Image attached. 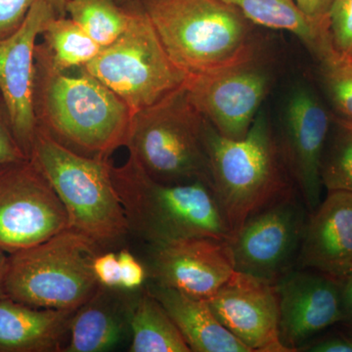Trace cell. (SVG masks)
Here are the masks:
<instances>
[{"instance_id":"cell-1","label":"cell","mask_w":352,"mask_h":352,"mask_svg":"<svg viewBox=\"0 0 352 352\" xmlns=\"http://www.w3.org/2000/svg\"><path fill=\"white\" fill-rule=\"evenodd\" d=\"M34 107L38 129L82 156L110 160L126 146L133 112L98 80L61 72L38 44L34 53Z\"/></svg>"},{"instance_id":"cell-2","label":"cell","mask_w":352,"mask_h":352,"mask_svg":"<svg viewBox=\"0 0 352 352\" xmlns=\"http://www.w3.org/2000/svg\"><path fill=\"white\" fill-rule=\"evenodd\" d=\"M164 50L188 76L258 57L254 24L222 0H141Z\"/></svg>"},{"instance_id":"cell-3","label":"cell","mask_w":352,"mask_h":352,"mask_svg":"<svg viewBox=\"0 0 352 352\" xmlns=\"http://www.w3.org/2000/svg\"><path fill=\"white\" fill-rule=\"evenodd\" d=\"M205 138L210 187L233 237L251 215L296 192L263 111L244 138H224L208 122Z\"/></svg>"},{"instance_id":"cell-4","label":"cell","mask_w":352,"mask_h":352,"mask_svg":"<svg viewBox=\"0 0 352 352\" xmlns=\"http://www.w3.org/2000/svg\"><path fill=\"white\" fill-rule=\"evenodd\" d=\"M129 231L153 245L187 238L233 239L212 187L204 182H157L129 157L111 168Z\"/></svg>"},{"instance_id":"cell-5","label":"cell","mask_w":352,"mask_h":352,"mask_svg":"<svg viewBox=\"0 0 352 352\" xmlns=\"http://www.w3.org/2000/svg\"><path fill=\"white\" fill-rule=\"evenodd\" d=\"M29 159L63 204L69 229L98 247L115 244L126 235L129 224L113 185L110 160L78 154L39 129Z\"/></svg>"},{"instance_id":"cell-6","label":"cell","mask_w":352,"mask_h":352,"mask_svg":"<svg viewBox=\"0 0 352 352\" xmlns=\"http://www.w3.org/2000/svg\"><path fill=\"white\" fill-rule=\"evenodd\" d=\"M206 126L207 120L190 100L185 82L134 113L126 144L129 157L157 182H204L210 186Z\"/></svg>"},{"instance_id":"cell-7","label":"cell","mask_w":352,"mask_h":352,"mask_svg":"<svg viewBox=\"0 0 352 352\" xmlns=\"http://www.w3.org/2000/svg\"><path fill=\"white\" fill-rule=\"evenodd\" d=\"M98 245L72 229L9 254L4 294L44 309L76 311L103 287L94 274Z\"/></svg>"},{"instance_id":"cell-8","label":"cell","mask_w":352,"mask_h":352,"mask_svg":"<svg viewBox=\"0 0 352 352\" xmlns=\"http://www.w3.org/2000/svg\"><path fill=\"white\" fill-rule=\"evenodd\" d=\"M129 3L132 18L126 31L80 69L112 90L135 113L182 87L189 76L164 50L141 2Z\"/></svg>"},{"instance_id":"cell-9","label":"cell","mask_w":352,"mask_h":352,"mask_svg":"<svg viewBox=\"0 0 352 352\" xmlns=\"http://www.w3.org/2000/svg\"><path fill=\"white\" fill-rule=\"evenodd\" d=\"M67 229L63 204L32 160L0 166V250L14 254Z\"/></svg>"},{"instance_id":"cell-10","label":"cell","mask_w":352,"mask_h":352,"mask_svg":"<svg viewBox=\"0 0 352 352\" xmlns=\"http://www.w3.org/2000/svg\"><path fill=\"white\" fill-rule=\"evenodd\" d=\"M308 215L296 192L251 215L230 242L235 270L276 285L298 264Z\"/></svg>"},{"instance_id":"cell-11","label":"cell","mask_w":352,"mask_h":352,"mask_svg":"<svg viewBox=\"0 0 352 352\" xmlns=\"http://www.w3.org/2000/svg\"><path fill=\"white\" fill-rule=\"evenodd\" d=\"M272 76L258 63L250 61L204 75L189 76L190 100L220 135L244 138L270 92Z\"/></svg>"},{"instance_id":"cell-12","label":"cell","mask_w":352,"mask_h":352,"mask_svg":"<svg viewBox=\"0 0 352 352\" xmlns=\"http://www.w3.org/2000/svg\"><path fill=\"white\" fill-rule=\"evenodd\" d=\"M333 119L318 95L307 85L289 92L277 136L285 164L308 214L321 203V163Z\"/></svg>"},{"instance_id":"cell-13","label":"cell","mask_w":352,"mask_h":352,"mask_svg":"<svg viewBox=\"0 0 352 352\" xmlns=\"http://www.w3.org/2000/svg\"><path fill=\"white\" fill-rule=\"evenodd\" d=\"M62 15L50 0H38L17 31L0 38V95L6 103L14 135L25 156L36 136L34 107L36 46L44 25Z\"/></svg>"},{"instance_id":"cell-14","label":"cell","mask_w":352,"mask_h":352,"mask_svg":"<svg viewBox=\"0 0 352 352\" xmlns=\"http://www.w3.org/2000/svg\"><path fill=\"white\" fill-rule=\"evenodd\" d=\"M280 340L288 352L298 351L331 326L344 321L342 284L302 268L289 271L276 284Z\"/></svg>"},{"instance_id":"cell-15","label":"cell","mask_w":352,"mask_h":352,"mask_svg":"<svg viewBox=\"0 0 352 352\" xmlns=\"http://www.w3.org/2000/svg\"><path fill=\"white\" fill-rule=\"evenodd\" d=\"M208 302L252 352H288L280 340L276 285L235 271Z\"/></svg>"},{"instance_id":"cell-16","label":"cell","mask_w":352,"mask_h":352,"mask_svg":"<svg viewBox=\"0 0 352 352\" xmlns=\"http://www.w3.org/2000/svg\"><path fill=\"white\" fill-rule=\"evenodd\" d=\"M157 285L208 300L235 272L229 241L196 237L153 245Z\"/></svg>"},{"instance_id":"cell-17","label":"cell","mask_w":352,"mask_h":352,"mask_svg":"<svg viewBox=\"0 0 352 352\" xmlns=\"http://www.w3.org/2000/svg\"><path fill=\"white\" fill-rule=\"evenodd\" d=\"M298 264L342 282L352 274V193L328 191L308 215Z\"/></svg>"},{"instance_id":"cell-18","label":"cell","mask_w":352,"mask_h":352,"mask_svg":"<svg viewBox=\"0 0 352 352\" xmlns=\"http://www.w3.org/2000/svg\"><path fill=\"white\" fill-rule=\"evenodd\" d=\"M76 311L32 307L0 298V352L64 351Z\"/></svg>"},{"instance_id":"cell-19","label":"cell","mask_w":352,"mask_h":352,"mask_svg":"<svg viewBox=\"0 0 352 352\" xmlns=\"http://www.w3.org/2000/svg\"><path fill=\"white\" fill-rule=\"evenodd\" d=\"M150 292L170 314L190 351L252 352L222 325L208 300L161 285H156Z\"/></svg>"},{"instance_id":"cell-20","label":"cell","mask_w":352,"mask_h":352,"mask_svg":"<svg viewBox=\"0 0 352 352\" xmlns=\"http://www.w3.org/2000/svg\"><path fill=\"white\" fill-rule=\"evenodd\" d=\"M230 4L252 24L295 34L316 59L335 51L329 19H310L296 6L295 0H222Z\"/></svg>"},{"instance_id":"cell-21","label":"cell","mask_w":352,"mask_h":352,"mask_svg":"<svg viewBox=\"0 0 352 352\" xmlns=\"http://www.w3.org/2000/svg\"><path fill=\"white\" fill-rule=\"evenodd\" d=\"M129 326L132 352H191L170 314L150 291L132 305Z\"/></svg>"},{"instance_id":"cell-22","label":"cell","mask_w":352,"mask_h":352,"mask_svg":"<svg viewBox=\"0 0 352 352\" xmlns=\"http://www.w3.org/2000/svg\"><path fill=\"white\" fill-rule=\"evenodd\" d=\"M38 43L51 65L61 72L80 69L89 64L102 47L75 21L67 15L50 18L41 32Z\"/></svg>"},{"instance_id":"cell-23","label":"cell","mask_w":352,"mask_h":352,"mask_svg":"<svg viewBox=\"0 0 352 352\" xmlns=\"http://www.w3.org/2000/svg\"><path fill=\"white\" fill-rule=\"evenodd\" d=\"M98 294L78 308L69 329L67 352H101L117 346L124 333V325L117 314L101 300Z\"/></svg>"},{"instance_id":"cell-24","label":"cell","mask_w":352,"mask_h":352,"mask_svg":"<svg viewBox=\"0 0 352 352\" xmlns=\"http://www.w3.org/2000/svg\"><path fill=\"white\" fill-rule=\"evenodd\" d=\"M65 12L102 48L122 36L132 18L131 3L116 0H66Z\"/></svg>"},{"instance_id":"cell-25","label":"cell","mask_w":352,"mask_h":352,"mask_svg":"<svg viewBox=\"0 0 352 352\" xmlns=\"http://www.w3.org/2000/svg\"><path fill=\"white\" fill-rule=\"evenodd\" d=\"M333 122L335 133L322 157V184L327 191L352 193V122L339 117Z\"/></svg>"},{"instance_id":"cell-26","label":"cell","mask_w":352,"mask_h":352,"mask_svg":"<svg viewBox=\"0 0 352 352\" xmlns=\"http://www.w3.org/2000/svg\"><path fill=\"white\" fill-rule=\"evenodd\" d=\"M322 82L339 118L352 122V62L337 50L319 60Z\"/></svg>"},{"instance_id":"cell-27","label":"cell","mask_w":352,"mask_h":352,"mask_svg":"<svg viewBox=\"0 0 352 352\" xmlns=\"http://www.w3.org/2000/svg\"><path fill=\"white\" fill-rule=\"evenodd\" d=\"M331 38L342 56L352 55V0H333L329 11Z\"/></svg>"},{"instance_id":"cell-28","label":"cell","mask_w":352,"mask_h":352,"mask_svg":"<svg viewBox=\"0 0 352 352\" xmlns=\"http://www.w3.org/2000/svg\"><path fill=\"white\" fill-rule=\"evenodd\" d=\"M29 159L14 135L8 111L0 95V166Z\"/></svg>"},{"instance_id":"cell-29","label":"cell","mask_w":352,"mask_h":352,"mask_svg":"<svg viewBox=\"0 0 352 352\" xmlns=\"http://www.w3.org/2000/svg\"><path fill=\"white\" fill-rule=\"evenodd\" d=\"M36 1L38 0H0V38L19 29Z\"/></svg>"},{"instance_id":"cell-30","label":"cell","mask_w":352,"mask_h":352,"mask_svg":"<svg viewBox=\"0 0 352 352\" xmlns=\"http://www.w3.org/2000/svg\"><path fill=\"white\" fill-rule=\"evenodd\" d=\"M120 270V288L133 291L144 283L146 271L142 264L127 250L118 254Z\"/></svg>"},{"instance_id":"cell-31","label":"cell","mask_w":352,"mask_h":352,"mask_svg":"<svg viewBox=\"0 0 352 352\" xmlns=\"http://www.w3.org/2000/svg\"><path fill=\"white\" fill-rule=\"evenodd\" d=\"M298 351L352 352V333H330L310 340Z\"/></svg>"},{"instance_id":"cell-32","label":"cell","mask_w":352,"mask_h":352,"mask_svg":"<svg viewBox=\"0 0 352 352\" xmlns=\"http://www.w3.org/2000/svg\"><path fill=\"white\" fill-rule=\"evenodd\" d=\"M95 276L105 288H120V270L118 254H98L94 261Z\"/></svg>"},{"instance_id":"cell-33","label":"cell","mask_w":352,"mask_h":352,"mask_svg":"<svg viewBox=\"0 0 352 352\" xmlns=\"http://www.w3.org/2000/svg\"><path fill=\"white\" fill-rule=\"evenodd\" d=\"M296 6L310 19L324 21L329 19V11L333 0H295Z\"/></svg>"},{"instance_id":"cell-34","label":"cell","mask_w":352,"mask_h":352,"mask_svg":"<svg viewBox=\"0 0 352 352\" xmlns=\"http://www.w3.org/2000/svg\"><path fill=\"white\" fill-rule=\"evenodd\" d=\"M342 284V300H344V321L349 324L352 331V274L346 278Z\"/></svg>"},{"instance_id":"cell-35","label":"cell","mask_w":352,"mask_h":352,"mask_svg":"<svg viewBox=\"0 0 352 352\" xmlns=\"http://www.w3.org/2000/svg\"><path fill=\"white\" fill-rule=\"evenodd\" d=\"M9 254L0 250V298H6L4 294V278H6Z\"/></svg>"},{"instance_id":"cell-36","label":"cell","mask_w":352,"mask_h":352,"mask_svg":"<svg viewBox=\"0 0 352 352\" xmlns=\"http://www.w3.org/2000/svg\"><path fill=\"white\" fill-rule=\"evenodd\" d=\"M50 2H52L58 11L62 14V15H66V12H65V3H66V0H50Z\"/></svg>"},{"instance_id":"cell-37","label":"cell","mask_w":352,"mask_h":352,"mask_svg":"<svg viewBox=\"0 0 352 352\" xmlns=\"http://www.w3.org/2000/svg\"><path fill=\"white\" fill-rule=\"evenodd\" d=\"M116 1L120 4H126L129 3V2L141 1V0H116Z\"/></svg>"},{"instance_id":"cell-38","label":"cell","mask_w":352,"mask_h":352,"mask_svg":"<svg viewBox=\"0 0 352 352\" xmlns=\"http://www.w3.org/2000/svg\"><path fill=\"white\" fill-rule=\"evenodd\" d=\"M346 58L349 60V61L352 62V55H351V56H347Z\"/></svg>"}]
</instances>
